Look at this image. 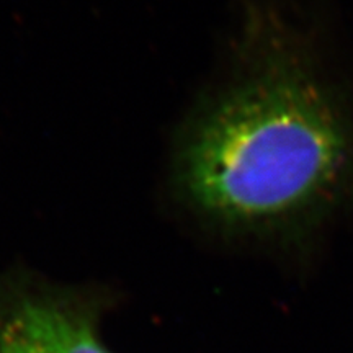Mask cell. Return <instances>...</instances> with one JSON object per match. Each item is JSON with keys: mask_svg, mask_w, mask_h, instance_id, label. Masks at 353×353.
I'll return each mask as SVG.
<instances>
[{"mask_svg": "<svg viewBox=\"0 0 353 353\" xmlns=\"http://www.w3.org/2000/svg\"><path fill=\"white\" fill-rule=\"evenodd\" d=\"M99 301L32 272H2L0 353H110L97 329Z\"/></svg>", "mask_w": 353, "mask_h": 353, "instance_id": "7a4b0ae2", "label": "cell"}, {"mask_svg": "<svg viewBox=\"0 0 353 353\" xmlns=\"http://www.w3.org/2000/svg\"><path fill=\"white\" fill-rule=\"evenodd\" d=\"M172 182L219 239L314 262L353 210V69L312 23L244 0L224 69L179 134Z\"/></svg>", "mask_w": 353, "mask_h": 353, "instance_id": "6da1fadb", "label": "cell"}]
</instances>
